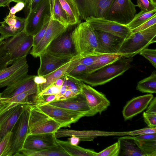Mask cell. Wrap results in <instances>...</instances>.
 <instances>
[{
    "label": "cell",
    "mask_w": 156,
    "mask_h": 156,
    "mask_svg": "<svg viewBox=\"0 0 156 156\" xmlns=\"http://www.w3.org/2000/svg\"><path fill=\"white\" fill-rule=\"evenodd\" d=\"M40 61L37 75L44 76L59 68L70 62L73 58H60L52 55L45 51L39 56Z\"/></svg>",
    "instance_id": "obj_21"
},
{
    "label": "cell",
    "mask_w": 156,
    "mask_h": 156,
    "mask_svg": "<svg viewBox=\"0 0 156 156\" xmlns=\"http://www.w3.org/2000/svg\"><path fill=\"white\" fill-rule=\"evenodd\" d=\"M34 80L35 83L37 85H41L45 83L46 81V78L44 76H35Z\"/></svg>",
    "instance_id": "obj_54"
},
{
    "label": "cell",
    "mask_w": 156,
    "mask_h": 156,
    "mask_svg": "<svg viewBox=\"0 0 156 156\" xmlns=\"http://www.w3.org/2000/svg\"><path fill=\"white\" fill-rule=\"evenodd\" d=\"M47 14L51 15L50 0H43L25 17V32L34 36L42 27L44 17Z\"/></svg>",
    "instance_id": "obj_10"
},
{
    "label": "cell",
    "mask_w": 156,
    "mask_h": 156,
    "mask_svg": "<svg viewBox=\"0 0 156 156\" xmlns=\"http://www.w3.org/2000/svg\"><path fill=\"white\" fill-rule=\"evenodd\" d=\"M27 104H19L0 114V137L2 139L11 132Z\"/></svg>",
    "instance_id": "obj_17"
},
{
    "label": "cell",
    "mask_w": 156,
    "mask_h": 156,
    "mask_svg": "<svg viewBox=\"0 0 156 156\" xmlns=\"http://www.w3.org/2000/svg\"><path fill=\"white\" fill-rule=\"evenodd\" d=\"M64 75L57 79L54 83L55 85L59 89L63 85L64 80Z\"/></svg>",
    "instance_id": "obj_56"
},
{
    "label": "cell",
    "mask_w": 156,
    "mask_h": 156,
    "mask_svg": "<svg viewBox=\"0 0 156 156\" xmlns=\"http://www.w3.org/2000/svg\"><path fill=\"white\" fill-rule=\"evenodd\" d=\"M156 14V9L149 12L141 11L136 14L132 20L126 26L131 30L136 28Z\"/></svg>",
    "instance_id": "obj_32"
},
{
    "label": "cell",
    "mask_w": 156,
    "mask_h": 156,
    "mask_svg": "<svg viewBox=\"0 0 156 156\" xmlns=\"http://www.w3.org/2000/svg\"><path fill=\"white\" fill-rule=\"evenodd\" d=\"M156 24V14L136 28L131 30L132 33L139 32L148 28Z\"/></svg>",
    "instance_id": "obj_45"
},
{
    "label": "cell",
    "mask_w": 156,
    "mask_h": 156,
    "mask_svg": "<svg viewBox=\"0 0 156 156\" xmlns=\"http://www.w3.org/2000/svg\"><path fill=\"white\" fill-rule=\"evenodd\" d=\"M26 18L9 14L0 22L1 36L4 39L15 36L24 30Z\"/></svg>",
    "instance_id": "obj_19"
},
{
    "label": "cell",
    "mask_w": 156,
    "mask_h": 156,
    "mask_svg": "<svg viewBox=\"0 0 156 156\" xmlns=\"http://www.w3.org/2000/svg\"><path fill=\"white\" fill-rule=\"evenodd\" d=\"M60 89L54 84L49 86L37 95H56L59 91Z\"/></svg>",
    "instance_id": "obj_48"
},
{
    "label": "cell",
    "mask_w": 156,
    "mask_h": 156,
    "mask_svg": "<svg viewBox=\"0 0 156 156\" xmlns=\"http://www.w3.org/2000/svg\"><path fill=\"white\" fill-rule=\"evenodd\" d=\"M136 89L142 93L150 94L156 93V71H153L151 75L139 81Z\"/></svg>",
    "instance_id": "obj_31"
},
{
    "label": "cell",
    "mask_w": 156,
    "mask_h": 156,
    "mask_svg": "<svg viewBox=\"0 0 156 156\" xmlns=\"http://www.w3.org/2000/svg\"><path fill=\"white\" fill-rule=\"evenodd\" d=\"M1 97V93H0V109L4 105V103L3 102Z\"/></svg>",
    "instance_id": "obj_60"
},
{
    "label": "cell",
    "mask_w": 156,
    "mask_h": 156,
    "mask_svg": "<svg viewBox=\"0 0 156 156\" xmlns=\"http://www.w3.org/2000/svg\"><path fill=\"white\" fill-rule=\"evenodd\" d=\"M28 134L54 133L60 125L36 106L29 104Z\"/></svg>",
    "instance_id": "obj_5"
},
{
    "label": "cell",
    "mask_w": 156,
    "mask_h": 156,
    "mask_svg": "<svg viewBox=\"0 0 156 156\" xmlns=\"http://www.w3.org/2000/svg\"><path fill=\"white\" fill-rule=\"evenodd\" d=\"M20 156H67L69 155L59 145L56 147L41 151H35L22 149Z\"/></svg>",
    "instance_id": "obj_29"
},
{
    "label": "cell",
    "mask_w": 156,
    "mask_h": 156,
    "mask_svg": "<svg viewBox=\"0 0 156 156\" xmlns=\"http://www.w3.org/2000/svg\"><path fill=\"white\" fill-rule=\"evenodd\" d=\"M48 104L84 113L86 116H91L85 97L82 92L72 97L55 100Z\"/></svg>",
    "instance_id": "obj_18"
},
{
    "label": "cell",
    "mask_w": 156,
    "mask_h": 156,
    "mask_svg": "<svg viewBox=\"0 0 156 156\" xmlns=\"http://www.w3.org/2000/svg\"><path fill=\"white\" fill-rule=\"evenodd\" d=\"M13 59L6 48L4 40L0 45V71L11 65Z\"/></svg>",
    "instance_id": "obj_37"
},
{
    "label": "cell",
    "mask_w": 156,
    "mask_h": 156,
    "mask_svg": "<svg viewBox=\"0 0 156 156\" xmlns=\"http://www.w3.org/2000/svg\"><path fill=\"white\" fill-rule=\"evenodd\" d=\"M10 135L11 132L9 133L0 142V156H2L7 146Z\"/></svg>",
    "instance_id": "obj_50"
},
{
    "label": "cell",
    "mask_w": 156,
    "mask_h": 156,
    "mask_svg": "<svg viewBox=\"0 0 156 156\" xmlns=\"http://www.w3.org/2000/svg\"><path fill=\"white\" fill-rule=\"evenodd\" d=\"M58 0L66 14L69 26L79 24L80 15L74 0Z\"/></svg>",
    "instance_id": "obj_25"
},
{
    "label": "cell",
    "mask_w": 156,
    "mask_h": 156,
    "mask_svg": "<svg viewBox=\"0 0 156 156\" xmlns=\"http://www.w3.org/2000/svg\"><path fill=\"white\" fill-rule=\"evenodd\" d=\"M64 75L66 89L71 90L75 95L81 93L83 81L65 74Z\"/></svg>",
    "instance_id": "obj_36"
},
{
    "label": "cell",
    "mask_w": 156,
    "mask_h": 156,
    "mask_svg": "<svg viewBox=\"0 0 156 156\" xmlns=\"http://www.w3.org/2000/svg\"><path fill=\"white\" fill-rule=\"evenodd\" d=\"M144 120L149 128H156V114L144 112L143 114Z\"/></svg>",
    "instance_id": "obj_43"
},
{
    "label": "cell",
    "mask_w": 156,
    "mask_h": 156,
    "mask_svg": "<svg viewBox=\"0 0 156 156\" xmlns=\"http://www.w3.org/2000/svg\"><path fill=\"white\" fill-rule=\"evenodd\" d=\"M56 139L53 133L28 134L22 149L35 151L51 149L58 146Z\"/></svg>",
    "instance_id": "obj_15"
},
{
    "label": "cell",
    "mask_w": 156,
    "mask_h": 156,
    "mask_svg": "<svg viewBox=\"0 0 156 156\" xmlns=\"http://www.w3.org/2000/svg\"><path fill=\"white\" fill-rule=\"evenodd\" d=\"M67 28L50 16L49 22L45 34L39 43L33 47L30 54L34 57H39L44 52L52 41L65 32Z\"/></svg>",
    "instance_id": "obj_13"
},
{
    "label": "cell",
    "mask_w": 156,
    "mask_h": 156,
    "mask_svg": "<svg viewBox=\"0 0 156 156\" xmlns=\"http://www.w3.org/2000/svg\"><path fill=\"white\" fill-rule=\"evenodd\" d=\"M113 0H87L88 17L104 18Z\"/></svg>",
    "instance_id": "obj_23"
},
{
    "label": "cell",
    "mask_w": 156,
    "mask_h": 156,
    "mask_svg": "<svg viewBox=\"0 0 156 156\" xmlns=\"http://www.w3.org/2000/svg\"><path fill=\"white\" fill-rule=\"evenodd\" d=\"M140 54L147 59L153 66L156 68V50L145 48L141 51Z\"/></svg>",
    "instance_id": "obj_41"
},
{
    "label": "cell",
    "mask_w": 156,
    "mask_h": 156,
    "mask_svg": "<svg viewBox=\"0 0 156 156\" xmlns=\"http://www.w3.org/2000/svg\"><path fill=\"white\" fill-rule=\"evenodd\" d=\"M93 72L91 67L80 64L77 65L66 75L83 81L89 74Z\"/></svg>",
    "instance_id": "obj_34"
},
{
    "label": "cell",
    "mask_w": 156,
    "mask_h": 156,
    "mask_svg": "<svg viewBox=\"0 0 156 156\" xmlns=\"http://www.w3.org/2000/svg\"><path fill=\"white\" fill-rule=\"evenodd\" d=\"M134 140L145 156H156V140Z\"/></svg>",
    "instance_id": "obj_35"
},
{
    "label": "cell",
    "mask_w": 156,
    "mask_h": 156,
    "mask_svg": "<svg viewBox=\"0 0 156 156\" xmlns=\"http://www.w3.org/2000/svg\"><path fill=\"white\" fill-rule=\"evenodd\" d=\"M36 106L58 122L61 128L70 127L72 124L76 122L81 118L86 116L84 113L48 104Z\"/></svg>",
    "instance_id": "obj_7"
},
{
    "label": "cell",
    "mask_w": 156,
    "mask_h": 156,
    "mask_svg": "<svg viewBox=\"0 0 156 156\" xmlns=\"http://www.w3.org/2000/svg\"><path fill=\"white\" fill-rule=\"evenodd\" d=\"M56 95L37 96L35 94L33 97L32 105L40 106L47 104L55 100Z\"/></svg>",
    "instance_id": "obj_39"
},
{
    "label": "cell",
    "mask_w": 156,
    "mask_h": 156,
    "mask_svg": "<svg viewBox=\"0 0 156 156\" xmlns=\"http://www.w3.org/2000/svg\"><path fill=\"white\" fill-rule=\"evenodd\" d=\"M96 30L108 33L125 40L131 35V30L126 25L105 19L90 16L85 20Z\"/></svg>",
    "instance_id": "obj_12"
},
{
    "label": "cell",
    "mask_w": 156,
    "mask_h": 156,
    "mask_svg": "<svg viewBox=\"0 0 156 156\" xmlns=\"http://www.w3.org/2000/svg\"><path fill=\"white\" fill-rule=\"evenodd\" d=\"M25 6V4L23 2H18L15 6L11 8L9 12L12 14H15L17 12L23 9Z\"/></svg>",
    "instance_id": "obj_51"
},
{
    "label": "cell",
    "mask_w": 156,
    "mask_h": 156,
    "mask_svg": "<svg viewBox=\"0 0 156 156\" xmlns=\"http://www.w3.org/2000/svg\"><path fill=\"white\" fill-rule=\"evenodd\" d=\"M66 90V83L65 81H64L63 85L60 88L59 92L56 95L55 100H58L64 94Z\"/></svg>",
    "instance_id": "obj_53"
},
{
    "label": "cell",
    "mask_w": 156,
    "mask_h": 156,
    "mask_svg": "<svg viewBox=\"0 0 156 156\" xmlns=\"http://www.w3.org/2000/svg\"><path fill=\"white\" fill-rule=\"evenodd\" d=\"M95 30L97 47L96 54H118L125 40L120 37L100 30Z\"/></svg>",
    "instance_id": "obj_16"
},
{
    "label": "cell",
    "mask_w": 156,
    "mask_h": 156,
    "mask_svg": "<svg viewBox=\"0 0 156 156\" xmlns=\"http://www.w3.org/2000/svg\"><path fill=\"white\" fill-rule=\"evenodd\" d=\"M122 56L118 54H102L98 55L94 63L91 67L93 72L113 63L120 58Z\"/></svg>",
    "instance_id": "obj_33"
},
{
    "label": "cell",
    "mask_w": 156,
    "mask_h": 156,
    "mask_svg": "<svg viewBox=\"0 0 156 156\" xmlns=\"http://www.w3.org/2000/svg\"><path fill=\"white\" fill-rule=\"evenodd\" d=\"M133 57H121L89 74L83 81L91 86L103 85L122 74L131 67Z\"/></svg>",
    "instance_id": "obj_1"
},
{
    "label": "cell",
    "mask_w": 156,
    "mask_h": 156,
    "mask_svg": "<svg viewBox=\"0 0 156 156\" xmlns=\"http://www.w3.org/2000/svg\"><path fill=\"white\" fill-rule=\"evenodd\" d=\"M4 40L1 36H0V45L2 43V41Z\"/></svg>",
    "instance_id": "obj_62"
},
{
    "label": "cell",
    "mask_w": 156,
    "mask_h": 156,
    "mask_svg": "<svg viewBox=\"0 0 156 156\" xmlns=\"http://www.w3.org/2000/svg\"><path fill=\"white\" fill-rule=\"evenodd\" d=\"M50 16L67 28L69 27L66 14L58 0H50Z\"/></svg>",
    "instance_id": "obj_30"
},
{
    "label": "cell",
    "mask_w": 156,
    "mask_h": 156,
    "mask_svg": "<svg viewBox=\"0 0 156 156\" xmlns=\"http://www.w3.org/2000/svg\"><path fill=\"white\" fill-rule=\"evenodd\" d=\"M69 140L70 143L73 145H77L80 141L79 138L74 136H71Z\"/></svg>",
    "instance_id": "obj_57"
},
{
    "label": "cell",
    "mask_w": 156,
    "mask_h": 156,
    "mask_svg": "<svg viewBox=\"0 0 156 156\" xmlns=\"http://www.w3.org/2000/svg\"><path fill=\"white\" fill-rule=\"evenodd\" d=\"M50 19V15L47 14L45 16L42 27L41 30L33 37V43L32 47H34L37 45L42 39L48 27Z\"/></svg>",
    "instance_id": "obj_40"
},
{
    "label": "cell",
    "mask_w": 156,
    "mask_h": 156,
    "mask_svg": "<svg viewBox=\"0 0 156 156\" xmlns=\"http://www.w3.org/2000/svg\"><path fill=\"white\" fill-rule=\"evenodd\" d=\"M146 112L156 114V97L152 99Z\"/></svg>",
    "instance_id": "obj_52"
},
{
    "label": "cell",
    "mask_w": 156,
    "mask_h": 156,
    "mask_svg": "<svg viewBox=\"0 0 156 156\" xmlns=\"http://www.w3.org/2000/svg\"><path fill=\"white\" fill-rule=\"evenodd\" d=\"M70 62L65 64L59 68L54 71L44 76L46 80V82L41 85H37L38 94L45 89L55 83L58 78L64 75L68 68Z\"/></svg>",
    "instance_id": "obj_28"
},
{
    "label": "cell",
    "mask_w": 156,
    "mask_h": 156,
    "mask_svg": "<svg viewBox=\"0 0 156 156\" xmlns=\"http://www.w3.org/2000/svg\"><path fill=\"white\" fill-rule=\"evenodd\" d=\"M35 76L27 75L25 77L7 87L1 93L2 98H10L28 90L37 85L34 80Z\"/></svg>",
    "instance_id": "obj_22"
},
{
    "label": "cell",
    "mask_w": 156,
    "mask_h": 156,
    "mask_svg": "<svg viewBox=\"0 0 156 156\" xmlns=\"http://www.w3.org/2000/svg\"><path fill=\"white\" fill-rule=\"evenodd\" d=\"M154 133H156V128L149 127L130 131L129 134L133 136Z\"/></svg>",
    "instance_id": "obj_47"
},
{
    "label": "cell",
    "mask_w": 156,
    "mask_h": 156,
    "mask_svg": "<svg viewBox=\"0 0 156 156\" xmlns=\"http://www.w3.org/2000/svg\"><path fill=\"white\" fill-rule=\"evenodd\" d=\"M82 92L85 97L91 116L98 113L101 114L110 105V101L104 94L84 83Z\"/></svg>",
    "instance_id": "obj_14"
},
{
    "label": "cell",
    "mask_w": 156,
    "mask_h": 156,
    "mask_svg": "<svg viewBox=\"0 0 156 156\" xmlns=\"http://www.w3.org/2000/svg\"><path fill=\"white\" fill-rule=\"evenodd\" d=\"M118 140L120 145L119 155L145 156L136 143L133 136H127L119 137Z\"/></svg>",
    "instance_id": "obj_24"
},
{
    "label": "cell",
    "mask_w": 156,
    "mask_h": 156,
    "mask_svg": "<svg viewBox=\"0 0 156 156\" xmlns=\"http://www.w3.org/2000/svg\"><path fill=\"white\" fill-rule=\"evenodd\" d=\"M136 7L131 0H113L104 18L126 25L135 15Z\"/></svg>",
    "instance_id": "obj_6"
},
{
    "label": "cell",
    "mask_w": 156,
    "mask_h": 156,
    "mask_svg": "<svg viewBox=\"0 0 156 156\" xmlns=\"http://www.w3.org/2000/svg\"><path fill=\"white\" fill-rule=\"evenodd\" d=\"M137 4L136 6L139 7L141 11L149 12L156 9V7L153 5L149 0H136Z\"/></svg>",
    "instance_id": "obj_44"
},
{
    "label": "cell",
    "mask_w": 156,
    "mask_h": 156,
    "mask_svg": "<svg viewBox=\"0 0 156 156\" xmlns=\"http://www.w3.org/2000/svg\"><path fill=\"white\" fill-rule=\"evenodd\" d=\"M6 48L13 59L27 56L33 46V37L24 30L4 40Z\"/></svg>",
    "instance_id": "obj_11"
},
{
    "label": "cell",
    "mask_w": 156,
    "mask_h": 156,
    "mask_svg": "<svg viewBox=\"0 0 156 156\" xmlns=\"http://www.w3.org/2000/svg\"><path fill=\"white\" fill-rule=\"evenodd\" d=\"M29 114L28 104L12 129L8 143L2 156H20V151L28 135Z\"/></svg>",
    "instance_id": "obj_4"
},
{
    "label": "cell",
    "mask_w": 156,
    "mask_h": 156,
    "mask_svg": "<svg viewBox=\"0 0 156 156\" xmlns=\"http://www.w3.org/2000/svg\"><path fill=\"white\" fill-rule=\"evenodd\" d=\"M11 0H0V7L9 6Z\"/></svg>",
    "instance_id": "obj_58"
},
{
    "label": "cell",
    "mask_w": 156,
    "mask_h": 156,
    "mask_svg": "<svg viewBox=\"0 0 156 156\" xmlns=\"http://www.w3.org/2000/svg\"><path fill=\"white\" fill-rule=\"evenodd\" d=\"M72 31L67 30L54 40L45 51L60 58H74L79 55L73 44Z\"/></svg>",
    "instance_id": "obj_8"
},
{
    "label": "cell",
    "mask_w": 156,
    "mask_h": 156,
    "mask_svg": "<svg viewBox=\"0 0 156 156\" xmlns=\"http://www.w3.org/2000/svg\"><path fill=\"white\" fill-rule=\"evenodd\" d=\"M28 68L26 56L14 59L10 66L0 71V88L11 85L25 77Z\"/></svg>",
    "instance_id": "obj_9"
},
{
    "label": "cell",
    "mask_w": 156,
    "mask_h": 156,
    "mask_svg": "<svg viewBox=\"0 0 156 156\" xmlns=\"http://www.w3.org/2000/svg\"><path fill=\"white\" fill-rule=\"evenodd\" d=\"M54 134L57 138L74 136L79 138L80 141H93L98 133L97 131L94 130H76L60 129Z\"/></svg>",
    "instance_id": "obj_26"
},
{
    "label": "cell",
    "mask_w": 156,
    "mask_h": 156,
    "mask_svg": "<svg viewBox=\"0 0 156 156\" xmlns=\"http://www.w3.org/2000/svg\"><path fill=\"white\" fill-rule=\"evenodd\" d=\"M43 0H27L24 8L26 17Z\"/></svg>",
    "instance_id": "obj_46"
},
{
    "label": "cell",
    "mask_w": 156,
    "mask_h": 156,
    "mask_svg": "<svg viewBox=\"0 0 156 156\" xmlns=\"http://www.w3.org/2000/svg\"><path fill=\"white\" fill-rule=\"evenodd\" d=\"M72 37L75 49L81 56L96 54L97 41L95 30L87 22L80 23L72 31Z\"/></svg>",
    "instance_id": "obj_3"
},
{
    "label": "cell",
    "mask_w": 156,
    "mask_h": 156,
    "mask_svg": "<svg viewBox=\"0 0 156 156\" xmlns=\"http://www.w3.org/2000/svg\"><path fill=\"white\" fill-rule=\"evenodd\" d=\"M75 95L71 90L67 89L64 94L59 98V100H63L72 97Z\"/></svg>",
    "instance_id": "obj_55"
},
{
    "label": "cell",
    "mask_w": 156,
    "mask_h": 156,
    "mask_svg": "<svg viewBox=\"0 0 156 156\" xmlns=\"http://www.w3.org/2000/svg\"><path fill=\"white\" fill-rule=\"evenodd\" d=\"M80 12L81 20H85L88 17L87 7V0H74Z\"/></svg>",
    "instance_id": "obj_42"
},
{
    "label": "cell",
    "mask_w": 156,
    "mask_h": 156,
    "mask_svg": "<svg viewBox=\"0 0 156 156\" xmlns=\"http://www.w3.org/2000/svg\"><path fill=\"white\" fill-rule=\"evenodd\" d=\"M120 150V143L118 140L101 151L97 153L95 156H118L119 155Z\"/></svg>",
    "instance_id": "obj_38"
},
{
    "label": "cell",
    "mask_w": 156,
    "mask_h": 156,
    "mask_svg": "<svg viewBox=\"0 0 156 156\" xmlns=\"http://www.w3.org/2000/svg\"><path fill=\"white\" fill-rule=\"evenodd\" d=\"M153 98V95L150 94L134 98L129 101L122 111L124 120H130L143 111Z\"/></svg>",
    "instance_id": "obj_20"
},
{
    "label": "cell",
    "mask_w": 156,
    "mask_h": 156,
    "mask_svg": "<svg viewBox=\"0 0 156 156\" xmlns=\"http://www.w3.org/2000/svg\"><path fill=\"white\" fill-rule=\"evenodd\" d=\"M2 139L0 137V142L2 141Z\"/></svg>",
    "instance_id": "obj_63"
},
{
    "label": "cell",
    "mask_w": 156,
    "mask_h": 156,
    "mask_svg": "<svg viewBox=\"0 0 156 156\" xmlns=\"http://www.w3.org/2000/svg\"><path fill=\"white\" fill-rule=\"evenodd\" d=\"M156 42V24L144 30L132 33L122 44L118 54L125 58L133 57L149 45Z\"/></svg>",
    "instance_id": "obj_2"
},
{
    "label": "cell",
    "mask_w": 156,
    "mask_h": 156,
    "mask_svg": "<svg viewBox=\"0 0 156 156\" xmlns=\"http://www.w3.org/2000/svg\"><path fill=\"white\" fill-rule=\"evenodd\" d=\"M133 137L134 140H156V133L139 135Z\"/></svg>",
    "instance_id": "obj_49"
},
{
    "label": "cell",
    "mask_w": 156,
    "mask_h": 156,
    "mask_svg": "<svg viewBox=\"0 0 156 156\" xmlns=\"http://www.w3.org/2000/svg\"><path fill=\"white\" fill-rule=\"evenodd\" d=\"M11 2H14L16 3L22 2L24 3L26 5L27 2V0H11Z\"/></svg>",
    "instance_id": "obj_59"
},
{
    "label": "cell",
    "mask_w": 156,
    "mask_h": 156,
    "mask_svg": "<svg viewBox=\"0 0 156 156\" xmlns=\"http://www.w3.org/2000/svg\"><path fill=\"white\" fill-rule=\"evenodd\" d=\"M149 1L153 5L156 7V0H149Z\"/></svg>",
    "instance_id": "obj_61"
},
{
    "label": "cell",
    "mask_w": 156,
    "mask_h": 156,
    "mask_svg": "<svg viewBox=\"0 0 156 156\" xmlns=\"http://www.w3.org/2000/svg\"><path fill=\"white\" fill-rule=\"evenodd\" d=\"M58 145L70 156H95L97 152L92 149H86L71 144L69 141H65L57 138Z\"/></svg>",
    "instance_id": "obj_27"
}]
</instances>
